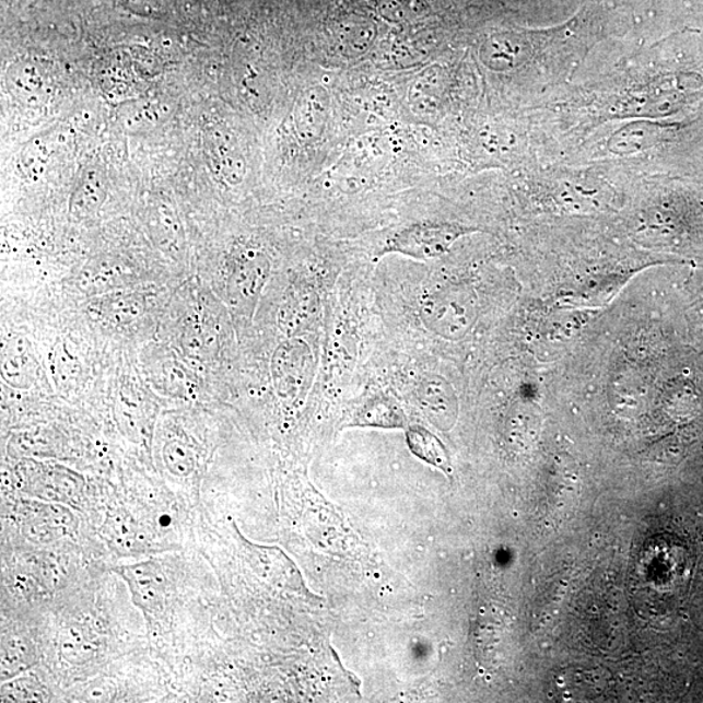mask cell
Segmentation results:
<instances>
[{"label":"cell","instance_id":"1","mask_svg":"<svg viewBox=\"0 0 703 703\" xmlns=\"http://www.w3.org/2000/svg\"><path fill=\"white\" fill-rule=\"evenodd\" d=\"M422 323L436 336L459 339L474 320L473 297L466 290L446 289L423 300Z\"/></svg>","mask_w":703,"mask_h":703},{"label":"cell","instance_id":"2","mask_svg":"<svg viewBox=\"0 0 703 703\" xmlns=\"http://www.w3.org/2000/svg\"><path fill=\"white\" fill-rule=\"evenodd\" d=\"M270 271V259L262 251L249 249L238 255L225 284L230 308L238 316L251 317Z\"/></svg>","mask_w":703,"mask_h":703},{"label":"cell","instance_id":"3","mask_svg":"<svg viewBox=\"0 0 703 703\" xmlns=\"http://www.w3.org/2000/svg\"><path fill=\"white\" fill-rule=\"evenodd\" d=\"M313 375L314 358L304 340L292 337L272 354L271 378L281 398L293 400L305 394L312 385Z\"/></svg>","mask_w":703,"mask_h":703},{"label":"cell","instance_id":"4","mask_svg":"<svg viewBox=\"0 0 703 703\" xmlns=\"http://www.w3.org/2000/svg\"><path fill=\"white\" fill-rule=\"evenodd\" d=\"M469 232L448 223H418L395 234L385 254H400L418 259H433L447 254L457 238Z\"/></svg>","mask_w":703,"mask_h":703},{"label":"cell","instance_id":"5","mask_svg":"<svg viewBox=\"0 0 703 703\" xmlns=\"http://www.w3.org/2000/svg\"><path fill=\"white\" fill-rule=\"evenodd\" d=\"M38 359L28 339L15 337L7 340L2 353V378L7 385L26 390L38 375Z\"/></svg>","mask_w":703,"mask_h":703},{"label":"cell","instance_id":"6","mask_svg":"<svg viewBox=\"0 0 703 703\" xmlns=\"http://www.w3.org/2000/svg\"><path fill=\"white\" fill-rule=\"evenodd\" d=\"M7 86L20 104L39 107L50 95V83L44 68L31 60L19 61L7 72Z\"/></svg>","mask_w":703,"mask_h":703},{"label":"cell","instance_id":"7","mask_svg":"<svg viewBox=\"0 0 703 703\" xmlns=\"http://www.w3.org/2000/svg\"><path fill=\"white\" fill-rule=\"evenodd\" d=\"M415 398L422 411L438 426H447L454 421L457 411L456 395L445 378L435 374L426 375L415 388Z\"/></svg>","mask_w":703,"mask_h":703},{"label":"cell","instance_id":"8","mask_svg":"<svg viewBox=\"0 0 703 703\" xmlns=\"http://www.w3.org/2000/svg\"><path fill=\"white\" fill-rule=\"evenodd\" d=\"M108 194L106 175L97 167H87L80 175L70 198V214L78 221L87 220L104 207Z\"/></svg>","mask_w":703,"mask_h":703},{"label":"cell","instance_id":"9","mask_svg":"<svg viewBox=\"0 0 703 703\" xmlns=\"http://www.w3.org/2000/svg\"><path fill=\"white\" fill-rule=\"evenodd\" d=\"M148 225L154 242L166 254H179L184 232L176 211L165 198H155L148 208Z\"/></svg>","mask_w":703,"mask_h":703},{"label":"cell","instance_id":"10","mask_svg":"<svg viewBox=\"0 0 703 703\" xmlns=\"http://www.w3.org/2000/svg\"><path fill=\"white\" fill-rule=\"evenodd\" d=\"M327 116H329V98L324 89H312L300 99L297 106V128L305 138L316 139L323 134Z\"/></svg>","mask_w":703,"mask_h":703},{"label":"cell","instance_id":"11","mask_svg":"<svg viewBox=\"0 0 703 703\" xmlns=\"http://www.w3.org/2000/svg\"><path fill=\"white\" fill-rule=\"evenodd\" d=\"M313 298L309 291L293 290L284 298L281 312H279V326L290 338L308 323L312 313Z\"/></svg>","mask_w":703,"mask_h":703},{"label":"cell","instance_id":"12","mask_svg":"<svg viewBox=\"0 0 703 703\" xmlns=\"http://www.w3.org/2000/svg\"><path fill=\"white\" fill-rule=\"evenodd\" d=\"M409 448L432 466L450 472V461L445 446L426 429L412 427L407 434Z\"/></svg>","mask_w":703,"mask_h":703},{"label":"cell","instance_id":"13","mask_svg":"<svg viewBox=\"0 0 703 703\" xmlns=\"http://www.w3.org/2000/svg\"><path fill=\"white\" fill-rule=\"evenodd\" d=\"M211 162L214 163L213 169L222 177L224 181L235 186L243 180L244 165L243 160L238 159L234 149L229 145V141L218 139L214 136L210 141Z\"/></svg>","mask_w":703,"mask_h":703},{"label":"cell","instance_id":"14","mask_svg":"<svg viewBox=\"0 0 703 703\" xmlns=\"http://www.w3.org/2000/svg\"><path fill=\"white\" fill-rule=\"evenodd\" d=\"M360 422L374 426H405V413L391 400L379 398L367 402L360 413Z\"/></svg>","mask_w":703,"mask_h":703},{"label":"cell","instance_id":"15","mask_svg":"<svg viewBox=\"0 0 703 703\" xmlns=\"http://www.w3.org/2000/svg\"><path fill=\"white\" fill-rule=\"evenodd\" d=\"M163 457L171 473L188 476L195 469V454L186 443L171 441L163 449Z\"/></svg>","mask_w":703,"mask_h":703},{"label":"cell","instance_id":"16","mask_svg":"<svg viewBox=\"0 0 703 703\" xmlns=\"http://www.w3.org/2000/svg\"><path fill=\"white\" fill-rule=\"evenodd\" d=\"M22 167L26 177L32 180L38 179L49 162V150H47L45 142L40 140H32L28 145H25L20 156Z\"/></svg>","mask_w":703,"mask_h":703},{"label":"cell","instance_id":"17","mask_svg":"<svg viewBox=\"0 0 703 703\" xmlns=\"http://www.w3.org/2000/svg\"><path fill=\"white\" fill-rule=\"evenodd\" d=\"M129 10L142 16L162 15L167 0H122Z\"/></svg>","mask_w":703,"mask_h":703}]
</instances>
